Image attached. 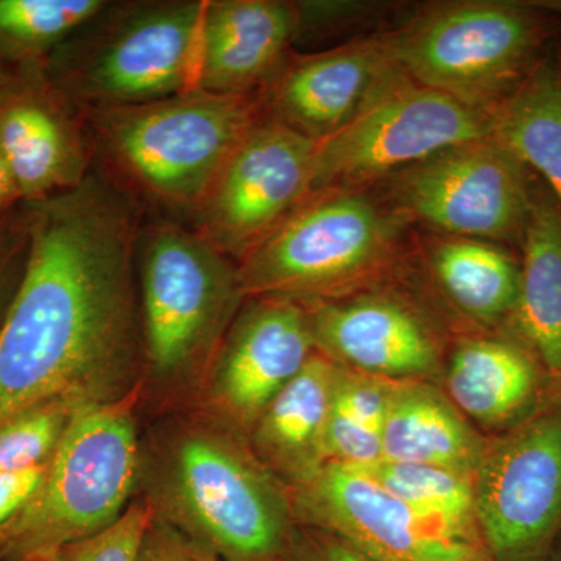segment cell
<instances>
[{
	"label": "cell",
	"mask_w": 561,
	"mask_h": 561,
	"mask_svg": "<svg viewBox=\"0 0 561 561\" xmlns=\"http://www.w3.org/2000/svg\"><path fill=\"white\" fill-rule=\"evenodd\" d=\"M153 508L135 504L105 530L62 549L58 561H139L144 540L153 524Z\"/></svg>",
	"instance_id": "83f0119b"
},
{
	"label": "cell",
	"mask_w": 561,
	"mask_h": 561,
	"mask_svg": "<svg viewBox=\"0 0 561 561\" xmlns=\"http://www.w3.org/2000/svg\"><path fill=\"white\" fill-rule=\"evenodd\" d=\"M139 561H221L186 531L153 519Z\"/></svg>",
	"instance_id": "4dcf8cb0"
},
{
	"label": "cell",
	"mask_w": 561,
	"mask_h": 561,
	"mask_svg": "<svg viewBox=\"0 0 561 561\" xmlns=\"http://www.w3.org/2000/svg\"><path fill=\"white\" fill-rule=\"evenodd\" d=\"M81 402H44L0 426V474L46 468Z\"/></svg>",
	"instance_id": "4316f807"
},
{
	"label": "cell",
	"mask_w": 561,
	"mask_h": 561,
	"mask_svg": "<svg viewBox=\"0 0 561 561\" xmlns=\"http://www.w3.org/2000/svg\"><path fill=\"white\" fill-rule=\"evenodd\" d=\"M491 135L527 169L540 173L561 206V72L538 62L491 114Z\"/></svg>",
	"instance_id": "cb8c5ba5"
},
{
	"label": "cell",
	"mask_w": 561,
	"mask_h": 561,
	"mask_svg": "<svg viewBox=\"0 0 561 561\" xmlns=\"http://www.w3.org/2000/svg\"><path fill=\"white\" fill-rule=\"evenodd\" d=\"M405 225L364 190L313 194L239 262L243 295L301 305L346 297L400 254Z\"/></svg>",
	"instance_id": "277c9868"
},
{
	"label": "cell",
	"mask_w": 561,
	"mask_h": 561,
	"mask_svg": "<svg viewBox=\"0 0 561 561\" xmlns=\"http://www.w3.org/2000/svg\"><path fill=\"white\" fill-rule=\"evenodd\" d=\"M138 268L147 360L158 375H176L230 330L245 298L239 267L192 228L157 220L140 230Z\"/></svg>",
	"instance_id": "52a82bcc"
},
{
	"label": "cell",
	"mask_w": 561,
	"mask_h": 561,
	"mask_svg": "<svg viewBox=\"0 0 561 561\" xmlns=\"http://www.w3.org/2000/svg\"><path fill=\"white\" fill-rule=\"evenodd\" d=\"M138 434L124 401L90 402L70 419L39 489L0 530V561L54 559L127 511Z\"/></svg>",
	"instance_id": "3957f363"
},
{
	"label": "cell",
	"mask_w": 561,
	"mask_h": 561,
	"mask_svg": "<svg viewBox=\"0 0 561 561\" xmlns=\"http://www.w3.org/2000/svg\"><path fill=\"white\" fill-rule=\"evenodd\" d=\"M206 0L124 5L92 20L60 57L61 92L81 108L140 105L198 90Z\"/></svg>",
	"instance_id": "5b68a950"
},
{
	"label": "cell",
	"mask_w": 561,
	"mask_h": 561,
	"mask_svg": "<svg viewBox=\"0 0 561 561\" xmlns=\"http://www.w3.org/2000/svg\"><path fill=\"white\" fill-rule=\"evenodd\" d=\"M486 440L448 394L431 383H394L382 427V460L434 465L474 476Z\"/></svg>",
	"instance_id": "7402d4cb"
},
{
	"label": "cell",
	"mask_w": 561,
	"mask_h": 561,
	"mask_svg": "<svg viewBox=\"0 0 561 561\" xmlns=\"http://www.w3.org/2000/svg\"><path fill=\"white\" fill-rule=\"evenodd\" d=\"M0 84H2V72H0Z\"/></svg>",
	"instance_id": "8d00e7d4"
},
{
	"label": "cell",
	"mask_w": 561,
	"mask_h": 561,
	"mask_svg": "<svg viewBox=\"0 0 561 561\" xmlns=\"http://www.w3.org/2000/svg\"><path fill=\"white\" fill-rule=\"evenodd\" d=\"M359 468L424 518L483 546L476 516L474 476L434 465L382 459Z\"/></svg>",
	"instance_id": "d4e9b609"
},
{
	"label": "cell",
	"mask_w": 561,
	"mask_h": 561,
	"mask_svg": "<svg viewBox=\"0 0 561 561\" xmlns=\"http://www.w3.org/2000/svg\"><path fill=\"white\" fill-rule=\"evenodd\" d=\"M297 561H371L320 530L291 534L290 549Z\"/></svg>",
	"instance_id": "1f68e13d"
},
{
	"label": "cell",
	"mask_w": 561,
	"mask_h": 561,
	"mask_svg": "<svg viewBox=\"0 0 561 561\" xmlns=\"http://www.w3.org/2000/svg\"><path fill=\"white\" fill-rule=\"evenodd\" d=\"M522 249V290L512 330L561 383V206L545 183H531Z\"/></svg>",
	"instance_id": "44dd1931"
},
{
	"label": "cell",
	"mask_w": 561,
	"mask_h": 561,
	"mask_svg": "<svg viewBox=\"0 0 561 561\" xmlns=\"http://www.w3.org/2000/svg\"><path fill=\"white\" fill-rule=\"evenodd\" d=\"M169 501L183 531L221 561H276L290 549V496L256 456L216 434L173 454Z\"/></svg>",
	"instance_id": "ba28073f"
},
{
	"label": "cell",
	"mask_w": 561,
	"mask_h": 561,
	"mask_svg": "<svg viewBox=\"0 0 561 561\" xmlns=\"http://www.w3.org/2000/svg\"><path fill=\"white\" fill-rule=\"evenodd\" d=\"M83 111L92 147L113 169L114 183L135 201L144 198L191 220L239 144L264 116L257 92L202 90Z\"/></svg>",
	"instance_id": "7a4b0ae2"
},
{
	"label": "cell",
	"mask_w": 561,
	"mask_h": 561,
	"mask_svg": "<svg viewBox=\"0 0 561 561\" xmlns=\"http://www.w3.org/2000/svg\"><path fill=\"white\" fill-rule=\"evenodd\" d=\"M311 317L301 302L253 297L221 345L214 398L228 416L253 430L264 409L316 353Z\"/></svg>",
	"instance_id": "2e32d148"
},
{
	"label": "cell",
	"mask_w": 561,
	"mask_h": 561,
	"mask_svg": "<svg viewBox=\"0 0 561 561\" xmlns=\"http://www.w3.org/2000/svg\"><path fill=\"white\" fill-rule=\"evenodd\" d=\"M25 203L31 245L0 323V426L44 402L111 401L140 335L138 202L91 172Z\"/></svg>",
	"instance_id": "6da1fadb"
},
{
	"label": "cell",
	"mask_w": 561,
	"mask_h": 561,
	"mask_svg": "<svg viewBox=\"0 0 561 561\" xmlns=\"http://www.w3.org/2000/svg\"><path fill=\"white\" fill-rule=\"evenodd\" d=\"M102 0H0V50L35 55L90 24Z\"/></svg>",
	"instance_id": "484cf974"
},
{
	"label": "cell",
	"mask_w": 561,
	"mask_h": 561,
	"mask_svg": "<svg viewBox=\"0 0 561 561\" xmlns=\"http://www.w3.org/2000/svg\"><path fill=\"white\" fill-rule=\"evenodd\" d=\"M31 245V221L27 203H21L0 219V323L27 261Z\"/></svg>",
	"instance_id": "f546056e"
},
{
	"label": "cell",
	"mask_w": 561,
	"mask_h": 561,
	"mask_svg": "<svg viewBox=\"0 0 561 561\" xmlns=\"http://www.w3.org/2000/svg\"><path fill=\"white\" fill-rule=\"evenodd\" d=\"M387 205L445 236L522 247L529 169L493 135L468 140L383 180Z\"/></svg>",
	"instance_id": "8fae6325"
},
{
	"label": "cell",
	"mask_w": 561,
	"mask_h": 561,
	"mask_svg": "<svg viewBox=\"0 0 561 561\" xmlns=\"http://www.w3.org/2000/svg\"><path fill=\"white\" fill-rule=\"evenodd\" d=\"M46 468L0 474V530L7 526L27 505L39 489Z\"/></svg>",
	"instance_id": "d6a6232c"
},
{
	"label": "cell",
	"mask_w": 561,
	"mask_h": 561,
	"mask_svg": "<svg viewBox=\"0 0 561 561\" xmlns=\"http://www.w3.org/2000/svg\"><path fill=\"white\" fill-rule=\"evenodd\" d=\"M430 268L438 289L468 319L511 323L522 290V262L501 245L442 234L431 243Z\"/></svg>",
	"instance_id": "603a6c76"
},
{
	"label": "cell",
	"mask_w": 561,
	"mask_h": 561,
	"mask_svg": "<svg viewBox=\"0 0 561 561\" xmlns=\"http://www.w3.org/2000/svg\"><path fill=\"white\" fill-rule=\"evenodd\" d=\"M560 389L515 334L460 342L446 370L453 404L496 434L522 423Z\"/></svg>",
	"instance_id": "ac0fdd59"
},
{
	"label": "cell",
	"mask_w": 561,
	"mask_h": 561,
	"mask_svg": "<svg viewBox=\"0 0 561 561\" xmlns=\"http://www.w3.org/2000/svg\"><path fill=\"white\" fill-rule=\"evenodd\" d=\"M490 135V116L402 73L342 130L320 140L313 194L365 191L443 150Z\"/></svg>",
	"instance_id": "30bf717a"
},
{
	"label": "cell",
	"mask_w": 561,
	"mask_h": 561,
	"mask_svg": "<svg viewBox=\"0 0 561 561\" xmlns=\"http://www.w3.org/2000/svg\"><path fill=\"white\" fill-rule=\"evenodd\" d=\"M298 7L279 0H206L198 90L220 95L260 92L297 35Z\"/></svg>",
	"instance_id": "e0dca14e"
},
{
	"label": "cell",
	"mask_w": 561,
	"mask_h": 561,
	"mask_svg": "<svg viewBox=\"0 0 561 561\" xmlns=\"http://www.w3.org/2000/svg\"><path fill=\"white\" fill-rule=\"evenodd\" d=\"M290 500L294 516L371 561H490L483 546L424 518L354 465L328 461Z\"/></svg>",
	"instance_id": "4fadbf2b"
},
{
	"label": "cell",
	"mask_w": 561,
	"mask_h": 561,
	"mask_svg": "<svg viewBox=\"0 0 561 561\" xmlns=\"http://www.w3.org/2000/svg\"><path fill=\"white\" fill-rule=\"evenodd\" d=\"M556 561H561V549H560L559 553H557Z\"/></svg>",
	"instance_id": "d590c367"
},
{
	"label": "cell",
	"mask_w": 561,
	"mask_h": 561,
	"mask_svg": "<svg viewBox=\"0 0 561 561\" xmlns=\"http://www.w3.org/2000/svg\"><path fill=\"white\" fill-rule=\"evenodd\" d=\"M337 373L339 365L316 351L253 426L257 459L291 489L311 481L328 463L324 431Z\"/></svg>",
	"instance_id": "ffe728a7"
},
{
	"label": "cell",
	"mask_w": 561,
	"mask_h": 561,
	"mask_svg": "<svg viewBox=\"0 0 561 561\" xmlns=\"http://www.w3.org/2000/svg\"><path fill=\"white\" fill-rule=\"evenodd\" d=\"M545 22L534 7L446 3L390 33L405 77L491 117L537 68Z\"/></svg>",
	"instance_id": "8992f818"
},
{
	"label": "cell",
	"mask_w": 561,
	"mask_h": 561,
	"mask_svg": "<svg viewBox=\"0 0 561 561\" xmlns=\"http://www.w3.org/2000/svg\"><path fill=\"white\" fill-rule=\"evenodd\" d=\"M28 561H58L57 557H54V559H35V560H28Z\"/></svg>",
	"instance_id": "e575fe53"
},
{
	"label": "cell",
	"mask_w": 561,
	"mask_h": 561,
	"mask_svg": "<svg viewBox=\"0 0 561 561\" xmlns=\"http://www.w3.org/2000/svg\"><path fill=\"white\" fill-rule=\"evenodd\" d=\"M0 153L24 202L73 190L91 173L79 128L61 110L35 95L0 103Z\"/></svg>",
	"instance_id": "d6986e66"
},
{
	"label": "cell",
	"mask_w": 561,
	"mask_h": 561,
	"mask_svg": "<svg viewBox=\"0 0 561 561\" xmlns=\"http://www.w3.org/2000/svg\"><path fill=\"white\" fill-rule=\"evenodd\" d=\"M24 203L20 190H18L16 181L11 175L9 165L0 153V219L10 210L18 208Z\"/></svg>",
	"instance_id": "836d02e7"
},
{
	"label": "cell",
	"mask_w": 561,
	"mask_h": 561,
	"mask_svg": "<svg viewBox=\"0 0 561 561\" xmlns=\"http://www.w3.org/2000/svg\"><path fill=\"white\" fill-rule=\"evenodd\" d=\"M319 140L264 116L231 154L192 230L241 262L313 194Z\"/></svg>",
	"instance_id": "7c38bea8"
},
{
	"label": "cell",
	"mask_w": 561,
	"mask_h": 561,
	"mask_svg": "<svg viewBox=\"0 0 561 561\" xmlns=\"http://www.w3.org/2000/svg\"><path fill=\"white\" fill-rule=\"evenodd\" d=\"M401 76L390 35L376 36L284 60L257 94L265 116L320 142Z\"/></svg>",
	"instance_id": "5bb4252c"
},
{
	"label": "cell",
	"mask_w": 561,
	"mask_h": 561,
	"mask_svg": "<svg viewBox=\"0 0 561 561\" xmlns=\"http://www.w3.org/2000/svg\"><path fill=\"white\" fill-rule=\"evenodd\" d=\"M393 381L375 378L364 373L346 370L339 365L332 408L343 415L357 421L362 426L378 432L382 437V427L389 412Z\"/></svg>",
	"instance_id": "f1b7e54d"
},
{
	"label": "cell",
	"mask_w": 561,
	"mask_h": 561,
	"mask_svg": "<svg viewBox=\"0 0 561 561\" xmlns=\"http://www.w3.org/2000/svg\"><path fill=\"white\" fill-rule=\"evenodd\" d=\"M305 306L317 351L346 370L393 382L424 381L440 364L431 324L394 295L370 291Z\"/></svg>",
	"instance_id": "9a60e30c"
},
{
	"label": "cell",
	"mask_w": 561,
	"mask_h": 561,
	"mask_svg": "<svg viewBox=\"0 0 561 561\" xmlns=\"http://www.w3.org/2000/svg\"><path fill=\"white\" fill-rule=\"evenodd\" d=\"M476 516L490 561H546L561 535V389L486 440Z\"/></svg>",
	"instance_id": "9c48e42d"
}]
</instances>
